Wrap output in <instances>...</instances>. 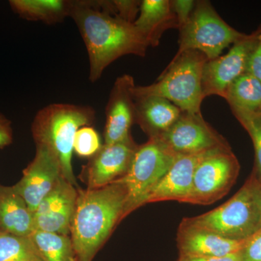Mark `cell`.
<instances>
[{"instance_id": "1", "label": "cell", "mask_w": 261, "mask_h": 261, "mask_svg": "<svg viewBox=\"0 0 261 261\" xmlns=\"http://www.w3.org/2000/svg\"><path fill=\"white\" fill-rule=\"evenodd\" d=\"M70 17L76 24L87 48L89 79L92 83L118 58L129 55L146 56L149 44L135 24L105 13L94 0L73 1Z\"/></svg>"}, {"instance_id": "2", "label": "cell", "mask_w": 261, "mask_h": 261, "mask_svg": "<svg viewBox=\"0 0 261 261\" xmlns=\"http://www.w3.org/2000/svg\"><path fill=\"white\" fill-rule=\"evenodd\" d=\"M126 200V187L119 180L101 188L79 189L70 228L75 260H93L125 219Z\"/></svg>"}, {"instance_id": "3", "label": "cell", "mask_w": 261, "mask_h": 261, "mask_svg": "<svg viewBox=\"0 0 261 261\" xmlns=\"http://www.w3.org/2000/svg\"><path fill=\"white\" fill-rule=\"evenodd\" d=\"M96 113L90 106L53 103L39 110L32 123L36 145L47 147L58 159L62 176L78 187L73 167V142L77 130L92 126Z\"/></svg>"}, {"instance_id": "4", "label": "cell", "mask_w": 261, "mask_h": 261, "mask_svg": "<svg viewBox=\"0 0 261 261\" xmlns=\"http://www.w3.org/2000/svg\"><path fill=\"white\" fill-rule=\"evenodd\" d=\"M261 180L252 171L227 202L206 214L182 221L229 240L243 241L260 228Z\"/></svg>"}, {"instance_id": "5", "label": "cell", "mask_w": 261, "mask_h": 261, "mask_svg": "<svg viewBox=\"0 0 261 261\" xmlns=\"http://www.w3.org/2000/svg\"><path fill=\"white\" fill-rule=\"evenodd\" d=\"M207 61V58L200 51H185L171 60L157 82L147 86H135L134 98H164L183 113L201 114L204 99L202 71Z\"/></svg>"}, {"instance_id": "6", "label": "cell", "mask_w": 261, "mask_h": 261, "mask_svg": "<svg viewBox=\"0 0 261 261\" xmlns=\"http://www.w3.org/2000/svg\"><path fill=\"white\" fill-rule=\"evenodd\" d=\"M246 36L226 23L210 2L197 1L188 21L179 29L178 49L173 59L185 51L197 50L211 61Z\"/></svg>"}, {"instance_id": "7", "label": "cell", "mask_w": 261, "mask_h": 261, "mask_svg": "<svg viewBox=\"0 0 261 261\" xmlns=\"http://www.w3.org/2000/svg\"><path fill=\"white\" fill-rule=\"evenodd\" d=\"M177 157L159 138H149L139 145L129 169L119 181L127 190L124 218L145 205V200Z\"/></svg>"}, {"instance_id": "8", "label": "cell", "mask_w": 261, "mask_h": 261, "mask_svg": "<svg viewBox=\"0 0 261 261\" xmlns=\"http://www.w3.org/2000/svg\"><path fill=\"white\" fill-rule=\"evenodd\" d=\"M240 169L231 149H221L207 156L196 168L186 203L211 205L222 198L234 185Z\"/></svg>"}, {"instance_id": "9", "label": "cell", "mask_w": 261, "mask_h": 261, "mask_svg": "<svg viewBox=\"0 0 261 261\" xmlns=\"http://www.w3.org/2000/svg\"><path fill=\"white\" fill-rule=\"evenodd\" d=\"M159 138L177 156L230 148L227 141L204 120L202 114L182 112L176 123Z\"/></svg>"}, {"instance_id": "10", "label": "cell", "mask_w": 261, "mask_h": 261, "mask_svg": "<svg viewBox=\"0 0 261 261\" xmlns=\"http://www.w3.org/2000/svg\"><path fill=\"white\" fill-rule=\"evenodd\" d=\"M257 32L233 44L226 55L206 62L202 71L203 97L224 98L226 90L237 79L246 73L250 53L256 41Z\"/></svg>"}, {"instance_id": "11", "label": "cell", "mask_w": 261, "mask_h": 261, "mask_svg": "<svg viewBox=\"0 0 261 261\" xmlns=\"http://www.w3.org/2000/svg\"><path fill=\"white\" fill-rule=\"evenodd\" d=\"M61 177V166L56 156L44 146L37 145L35 157L13 187L34 214Z\"/></svg>"}, {"instance_id": "12", "label": "cell", "mask_w": 261, "mask_h": 261, "mask_svg": "<svg viewBox=\"0 0 261 261\" xmlns=\"http://www.w3.org/2000/svg\"><path fill=\"white\" fill-rule=\"evenodd\" d=\"M78 190L64 178H60L34 214V231L70 236Z\"/></svg>"}, {"instance_id": "13", "label": "cell", "mask_w": 261, "mask_h": 261, "mask_svg": "<svg viewBox=\"0 0 261 261\" xmlns=\"http://www.w3.org/2000/svg\"><path fill=\"white\" fill-rule=\"evenodd\" d=\"M135 86V80L128 74L118 77L113 84L106 106L105 145L123 142L132 137L130 128L136 123Z\"/></svg>"}, {"instance_id": "14", "label": "cell", "mask_w": 261, "mask_h": 261, "mask_svg": "<svg viewBox=\"0 0 261 261\" xmlns=\"http://www.w3.org/2000/svg\"><path fill=\"white\" fill-rule=\"evenodd\" d=\"M138 146L132 137L123 142L102 145L85 166L87 189L101 188L123 178Z\"/></svg>"}, {"instance_id": "15", "label": "cell", "mask_w": 261, "mask_h": 261, "mask_svg": "<svg viewBox=\"0 0 261 261\" xmlns=\"http://www.w3.org/2000/svg\"><path fill=\"white\" fill-rule=\"evenodd\" d=\"M214 149L201 153L178 155L167 173L152 189L145 200V205L161 201L185 202L191 192L195 170L202 160L221 150Z\"/></svg>"}, {"instance_id": "16", "label": "cell", "mask_w": 261, "mask_h": 261, "mask_svg": "<svg viewBox=\"0 0 261 261\" xmlns=\"http://www.w3.org/2000/svg\"><path fill=\"white\" fill-rule=\"evenodd\" d=\"M176 240L180 255L185 256H226L241 251L245 243V240L224 238L184 221L178 226Z\"/></svg>"}, {"instance_id": "17", "label": "cell", "mask_w": 261, "mask_h": 261, "mask_svg": "<svg viewBox=\"0 0 261 261\" xmlns=\"http://www.w3.org/2000/svg\"><path fill=\"white\" fill-rule=\"evenodd\" d=\"M135 99L136 123L149 138H159L176 123L182 111L164 98L148 97Z\"/></svg>"}, {"instance_id": "18", "label": "cell", "mask_w": 261, "mask_h": 261, "mask_svg": "<svg viewBox=\"0 0 261 261\" xmlns=\"http://www.w3.org/2000/svg\"><path fill=\"white\" fill-rule=\"evenodd\" d=\"M135 25L145 38L149 47L159 45L163 34L171 29H178L176 15L170 0H143Z\"/></svg>"}, {"instance_id": "19", "label": "cell", "mask_w": 261, "mask_h": 261, "mask_svg": "<svg viewBox=\"0 0 261 261\" xmlns=\"http://www.w3.org/2000/svg\"><path fill=\"white\" fill-rule=\"evenodd\" d=\"M0 231L22 237L34 232V214L13 187L0 185Z\"/></svg>"}, {"instance_id": "20", "label": "cell", "mask_w": 261, "mask_h": 261, "mask_svg": "<svg viewBox=\"0 0 261 261\" xmlns=\"http://www.w3.org/2000/svg\"><path fill=\"white\" fill-rule=\"evenodd\" d=\"M10 4L23 18L47 25L61 23L73 8L70 0H12Z\"/></svg>"}, {"instance_id": "21", "label": "cell", "mask_w": 261, "mask_h": 261, "mask_svg": "<svg viewBox=\"0 0 261 261\" xmlns=\"http://www.w3.org/2000/svg\"><path fill=\"white\" fill-rule=\"evenodd\" d=\"M224 99L232 113H261V81L244 73L228 87Z\"/></svg>"}, {"instance_id": "22", "label": "cell", "mask_w": 261, "mask_h": 261, "mask_svg": "<svg viewBox=\"0 0 261 261\" xmlns=\"http://www.w3.org/2000/svg\"><path fill=\"white\" fill-rule=\"evenodd\" d=\"M30 237L44 261H76L70 236L34 231Z\"/></svg>"}, {"instance_id": "23", "label": "cell", "mask_w": 261, "mask_h": 261, "mask_svg": "<svg viewBox=\"0 0 261 261\" xmlns=\"http://www.w3.org/2000/svg\"><path fill=\"white\" fill-rule=\"evenodd\" d=\"M0 261H44L31 237L0 231Z\"/></svg>"}, {"instance_id": "24", "label": "cell", "mask_w": 261, "mask_h": 261, "mask_svg": "<svg viewBox=\"0 0 261 261\" xmlns=\"http://www.w3.org/2000/svg\"><path fill=\"white\" fill-rule=\"evenodd\" d=\"M233 114L251 138L255 156V167L252 171L261 180V113L234 112Z\"/></svg>"}, {"instance_id": "25", "label": "cell", "mask_w": 261, "mask_h": 261, "mask_svg": "<svg viewBox=\"0 0 261 261\" xmlns=\"http://www.w3.org/2000/svg\"><path fill=\"white\" fill-rule=\"evenodd\" d=\"M141 2L138 0H96L94 3L105 13L134 23L140 13Z\"/></svg>"}, {"instance_id": "26", "label": "cell", "mask_w": 261, "mask_h": 261, "mask_svg": "<svg viewBox=\"0 0 261 261\" xmlns=\"http://www.w3.org/2000/svg\"><path fill=\"white\" fill-rule=\"evenodd\" d=\"M100 137L92 126L77 130L73 142V152L82 158H92L102 147Z\"/></svg>"}, {"instance_id": "27", "label": "cell", "mask_w": 261, "mask_h": 261, "mask_svg": "<svg viewBox=\"0 0 261 261\" xmlns=\"http://www.w3.org/2000/svg\"><path fill=\"white\" fill-rule=\"evenodd\" d=\"M240 253L243 261H261V228L245 240Z\"/></svg>"}, {"instance_id": "28", "label": "cell", "mask_w": 261, "mask_h": 261, "mask_svg": "<svg viewBox=\"0 0 261 261\" xmlns=\"http://www.w3.org/2000/svg\"><path fill=\"white\" fill-rule=\"evenodd\" d=\"M171 9L176 15L178 24V30L185 25L191 16L195 6L193 0H171Z\"/></svg>"}, {"instance_id": "29", "label": "cell", "mask_w": 261, "mask_h": 261, "mask_svg": "<svg viewBox=\"0 0 261 261\" xmlns=\"http://www.w3.org/2000/svg\"><path fill=\"white\" fill-rule=\"evenodd\" d=\"M256 32V41L249 58L246 73L261 81V27Z\"/></svg>"}, {"instance_id": "30", "label": "cell", "mask_w": 261, "mask_h": 261, "mask_svg": "<svg viewBox=\"0 0 261 261\" xmlns=\"http://www.w3.org/2000/svg\"><path fill=\"white\" fill-rule=\"evenodd\" d=\"M240 252L232 254V255L222 257L185 256V255H180L178 261H243Z\"/></svg>"}, {"instance_id": "31", "label": "cell", "mask_w": 261, "mask_h": 261, "mask_svg": "<svg viewBox=\"0 0 261 261\" xmlns=\"http://www.w3.org/2000/svg\"><path fill=\"white\" fill-rule=\"evenodd\" d=\"M12 141V132L8 120L0 116V149L9 145Z\"/></svg>"}, {"instance_id": "32", "label": "cell", "mask_w": 261, "mask_h": 261, "mask_svg": "<svg viewBox=\"0 0 261 261\" xmlns=\"http://www.w3.org/2000/svg\"><path fill=\"white\" fill-rule=\"evenodd\" d=\"M260 228H261V220H260Z\"/></svg>"}]
</instances>
